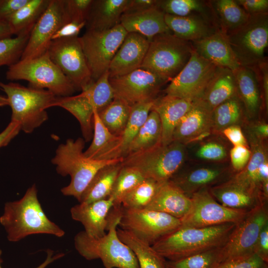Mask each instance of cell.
<instances>
[{"mask_svg":"<svg viewBox=\"0 0 268 268\" xmlns=\"http://www.w3.org/2000/svg\"><path fill=\"white\" fill-rule=\"evenodd\" d=\"M193 50L191 42L180 39L172 33L157 35L149 41L140 68L170 81L187 64Z\"/></svg>","mask_w":268,"mask_h":268,"instance_id":"cell-7","label":"cell"},{"mask_svg":"<svg viewBox=\"0 0 268 268\" xmlns=\"http://www.w3.org/2000/svg\"><path fill=\"white\" fill-rule=\"evenodd\" d=\"M208 190L221 205L232 209L249 212L263 203H268L259 194L252 191L232 178L211 186Z\"/></svg>","mask_w":268,"mask_h":268,"instance_id":"cell-21","label":"cell"},{"mask_svg":"<svg viewBox=\"0 0 268 268\" xmlns=\"http://www.w3.org/2000/svg\"><path fill=\"white\" fill-rule=\"evenodd\" d=\"M222 132L224 135L234 146L246 145L245 137L241 129L239 126H231L224 129Z\"/></svg>","mask_w":268,"mask_h":268,"instance_id":"cell-56","label":"cell"},{"mask_svg":"<svg viewBox=\"0 0 268 268\" xmlns=\"http://www.w3.org/2000/svg\"><path fill=\"white\" fill-rule=\"evenodd\" d=\"M220 29L226 34L244 24L250 14L234 0L208 1Z\"/></svg>","mask_w":268,"mask_h":268,"instance_id":"cell-34","label":"cell"},{"mask_svg":"<svg viewBox=\"0 0 268 268\" xmlns=\"http://www.w3.org/2000/svg\"><path fill=\"white\" fill-rule=\"evenodd\" d=\"M0 223L6 233L7 240L11 242H18L34 234H50L58 237L65 234L44 212L35 184L19 200L5 203Z\"/></svg>","mask_w":268,"mask_h":268,"instance_id":"cell-1","label":"cell"},{"mask_svg":"<svg viewBox=\"0 0 268 268\" xmlns=\"http://www.w3.org/2000/svg\"><path fill=\"white\" fill-rule=\"evenodd\" d=\"M157 0H129L123 14L141 12L157 6Z\"/></svg>","mask_w":268,"mask_h":268,"instance_id":"cell-55","label":"cell"},{"mask_svg":"<svg viewBox=\"0 0 268 268\" xmlns=\"http://www.w3.org/2000/svg\"><path fill=\"white\" fill-rule=\"evenodd\" d=\"M120 239L133 251L139 268H164L166 259L159 254L151 245L134 234L121 228L117 229Z\"/></svg>","mask_w":268,"mask_h":268,"instance_id":"cell-36","label":"cell"},{"mask_svg":"<svg viewBox=\"0 0 268 268\" xmlns=\"http://www.w3.org/2000/svg\"><path fill=\"white\" fill-rule=\"evenodd\" d=\"M84 140L82 138L67 139L60 144L52 163L57 173L63 176L69 175V184L61 189L66 196H72L78 201L97 172L105 166L121 161L123 158L111 160H97L86 157L83 151Z\"/></svg>","mask_w":268,"mask_h":268,"instance_id":"cell-4","label":"cell"},{"mask_svg":"<svg viewBox=\"0 0 268 268\" xmlns=\"http://www.w3.org/2000/svg\"><path fill=\"white\" fill-rule=\"evenodd\" d=\"M13 35L10 27L5 20H0V39L11 37Z\"/></svg>","mask_w":268,"mask_h":268,"instance_id":"cell-59","label":"cell"},{"mask_svg":"<svg viewBox=\"0 0 268 268\" xmlns=\"http://www.w3.org/2000/svg\"><path fill=\"white\" fill-rule=\"evenodd\" d=\"M194 101L166 95L153 101L151 110L160 118L162 127L161 144L172 142L174 130L181 118L192 107Z\"/></svg>","mask_w":268,"mask_h":268,"instance_id":"cell-25","label":"cell"},{"mask_svg":"<svg viewBox=\"0 0 268 268\" xmlns=\"http://www.w3.org/2000/svg\"><path fill=\"white\" fill-rule=\"evenodd\" d=\"M236 224L227 223L203 228L180 226L151 246L166 260L183 259L222 247Z\"/></svg>","mask_w":268,"mask_h":268,"instance_id":"cell-2","label":"cell"},{"mask_svg":"<svg viewBox=\"0 0 268 268\" xmlns=\"http://www.w3.org/2000/svg\"><path fill=\"white\" fill-rule=\"evenodd\" d=\"M47 52L76 90L84 91L94 82L79 37L52 40Z\"/></svg>","mask_w":268,"mask_h":268,"instance_id":"cell-12","label":"cell"},{"mask_svg":"<svg viewBox=\"0 0 268 268\" xmlns=\"http://www.w3.org/2000/svg\"><path fill=\"white\" fill-rule=\"evenodd\" d=\"M254 254L268 263V223L262 229L255 248Z\"/></svg>","mask_w":268,"mask_h":268,"instance_id":"cell-54","label":"cell"},{"mask_svg":"<svg viewBox=\"0 0 268 268\" xmlns=\"http://www.w3.org/2000/svg\"><path fill=\"white\" fill-rule=\"evenodd\" d=\"M131 106L123 100L114 97L105 108L98 112L100 120L113 134L120 136L129 119Z\"/></svg>","mask_w":268,"mask_h":268,"instance_id":"cell-38","label":"cell"},{"mask_svg":"<svg viewBox=\"0 0 268 268\" xmlns=\"http://www.w3.org/2000/svg\"><path fill=\"white\" fill-rule=\"evenodd\" d=\"M196 155L202 159L219 161L226 157L227 152L225 148L221 144L209 142L202 145L197 150Z\"/></svg>","mask_w":268,"mask_h":268,"instance_id":"cell-49","label":"cell"},{"mask_svg":"<svg viewBox=\"0 0 268 268\" xmlns=\"http://www.w3.org/2000/svg\"><path fill=\"white\" fill-rule=\"evenodd\" d=\"M216 67L194 50L186 66L170 81L166 95L192 101L200 98Z\"/></svg>","mask_w":268,"mask_h":268,"instance_id":"cell-17","label":"cell"},{"mask_svg":"<svg viewBox=\"0 0 268 268\" xmlns=\"http://www.w3.org/2000/svg\"><path fill=\"white\" fill-rule=\"evenodd\" d=\"M121 214V206L112 207L108 217V233L101 237H90L84 231L77 233L74 244L79 254L87 260L100 259L104 268H139L135 256L118 236Z\"/></svg>","mask_w":268,"mask_h":268,"instance_id":"cell-3","label":"cell"},{"mask_svg":"<svg viewBox=\"0 0 268 268\" xmlns=\"http://www.w3.org/2000/svg\"><path fill=\"white\" fill-rule=\"evenodd\" d=\"M221 248L177 261L166 260L164 268H216L219 264Z\"/></svg>","mask_w":268,"mask_h":268,"instance_id":"cell-45","label":"cell"},{"mask_svg":"<svg viewBox=\"0 0 268 268\" xmlns=\"http://www.w3.org/2000/svg\"><path fill=\"white\" fill-rule=\"evenodd\" d=\"M93 140L84 151V155L97 160H111L122 158L120 156L121 138L112 134L100 119L98 112L93 115Z\"/></svg>","mask_w":268,"mask_h":268,"instance_id":"cell-27","label":"cell"},{"mask_svg":"<svg viewBox=\"0 0 268 268\" xmlns=\"http://www.w3.org/2000/svg\"><path fill=\"white\" fill-rule=\"evenodd\" d=\"M157 7L165 14L178 16L199 14L207 16L216 19L208 1L160 0L157 1Z\"/></svg>","mask_w":268,"mask_h":268,"instance_id":"cell-39","label":"cell"},{"mask_svg":"<svg viewBox=\"0 0 268 268\" xmlns=\"http://www.w3.org/2000/svg\"><path fill=\"white\" fill-rule=\"evenodd\" d=\"M129 0H93L87 19L86 30L104 31L120 23Z\"/></svg>","mask_w":268,"mask_h":268,"instance_id":"cell-29","label":"cell"},{"mask_svg":"<svg viewBox=\"0 0 268 268\" xmlns=\"http://www.w3.org/2000/svg\"><path fill=\"white\" fill-rule=\"evenodd\" d=\"M181 225L180 219L146 208H127L121 206L119 225L150 245Z\"/></svg>","mask_w":268,"mask_h":268,"instance_id":"cell-14","label":"cell"},{"mask_svg":"<svg viewBox=\"0 0 268 268\" xmlns=\"http://www.w3.org/2000/svg\"><path fill=\"white\" fill-rule=\"evenodd\" d=\"M235 1L250 15L268 13V0H236Z\"/></svg>","mask_w":268,"mask_h":268,"instance_id":"cell-51","label":"cell"},{"mask_svg":"<svg viewBox=\"0 0 268 268\" xmlns=\"http://www.w3.org/2000/svg\"><path fill=\"white\" fill-rule=\"evenodd\" d=\"M145 179L137 169L122 165L109 197L114 201L113 207L121 206L123 196Z\"/></svg>","mask_w":268,"mask_h":268,"instance_id":"cell-44","label":"cell"},{"mask_svg":"<svg viewBox=\"0 0 268 268\" xmlns=\"http://www.w3.org/2000/svg\"><path fill=\"white\" fill-rule=\"evenodd\" d=\"M236 95L233 71L217 67L199 99L212 111L217 106Z\"/></svg>","mask_w":268,"mask_h":268,"instance_id":"cell-30","label":"cell"},{"mask_svg":"<svg viewBox=\"0 0 268 268\" xmlns=\"http://www.w3.org/2000/svg\"><path fill=\"white\" fill-rule=\"evenodd\" d=\"M153 105V101L139 103L131 107L129 120L121 138L120 156H126L129 147L141 126L146 120Z\"/></svg>","mask_w":268,"mask_h":268,"instance_id":"cell-40","label":"cell"},{"mask_svg":"<svg viewBox=\"0 0 268 268\" xmlns=\"http://www.w3.org/2000/svg\"><path fill=\"white\" fill-rule=\"evenodd\" d=\"M11 109V121L17 123L21 130L30 134L48 119L46 109L53 107L56 96L46 89L25 87L19 83L0 81Z\"/></svg>","mask_w":268,"mask_h":268,"instance_id":"cell-5","label":"cell"},{"mask_svg":"<svg viewBox=\"0 0 268 268\" xmlns=\"http://www.w3.org/2000/svg\"><path fill=\"white\" fill-rule=\"evenodd\" d=\"M212 112L201 100H195L192 107L176 126L172 141L184 144L196 140L201 135L209 132L212 126Z\"/></svg>","mask_w":268,"mask_h":268,"instance_id":"cell-22","label":"cell"},{"mask_svg":"<svg viewBox=\"0 0 268 268\" xmlns=\"http://www.w3.org/2000/svg\"><path fill=\"white\" fill-rule=\"evenodd\" d=\"M8 106V102L6 97L0 95V107Z\"/></svg>","mask_w":268,"mask_h":268,"instance_id":"cell-61","label":"cell"},{"mask_svg":"<svg viewBox=\"0 0 268 268\" xmlns=\"http://www.w3.org/2000/svg\"><path fill=\"white\" fill-rule=\"evenodd\" d=\"M54 251L51 249H48L47 250V256L45 261L39 265L36 268H46L48 265L55 261L56 260L59 259L64 256V253H58L55 255H53ZM1 251L0 249V268H2L1 264L2 260L1 259Z\"/></svg>","mask_w":268,"mask_h":268,"instance_id":"cell-58","label":"cell"},{"mask_svg":"<svg viewBox=\"0 0 268 268\" xmlns=\"http://www.w3.org/2000/svg\"><path fill=\"white\" fill-rule=\"evenodd\" d=\"M268 223V203H263L249 211L235 228L220 248L219 264L254 254L259 235Z\"/></svg>","mask_w":268,"mask_h":268,"instance_id":"cell-13","label":"cell"},{"mask_svg":"<svg viewBox=\"0 0 268 268\" xmlns=\"http://www.w3.org/2000/svg\"><path fill=\"white\" fill-rule=\"evenodd\" d=\"M86 22L69 21L62 26L53 35L52 41L58 39L78 36Z\"/></svg>","mask_w":268,"mask_h":268,"instance_id":"cell-52","label":"cell"},{"mask_svg":"<svg viewBox=\"0 0 268 268\" xmlns=\"http://www.w3.org/2000/svg\"><path fill=\"white\" fill-rule=\"evenodd\" d=\"M122 161L100 169L82 193L79 203H89L108 198L122 167Z\"/></svg>","mask_w":268,"mask_h":268,"instance_id":"cell-33","label":"cell"},{"mask_svg":"<svg viewBox=\"0 0 268 268\" xmlns=\"http://www.w3.org/2000/svg\"><path fill=\"white\" fill-rule=\"evenodd\" d=\"M191 43L194 50L200 56L217 67L234 71L240 66L232 51L226 33L221 29Z\"/></svg>","mask_w":268,"mask_h":268,"instance_id":"cell-24","label":"cell"},{"mask_svg":"<svg viewBox=\"0 0 268 268\" xmlns=\"http://www.w3.org/2000/svg\"><path fill=\"white\" fill-rule=\"evenodd\" d=\"M29 0H0V20H5Z\"/></svg>","mask_w":268,"mask_h":268,"instance_id":"cell-53","label":"cell"},{"mask_svg":"<svg viewBox=\"0 0 268 268\" xmlns=\"http://www.w3.org/2000/svg\"><path fill=\"white\" fill-rule=\"evenodd\" d=\"M267 160V154L265 148L261 144H255L253 146L251 156L247 165L232 179L245 187L259 194L263 198L258 182V173L261 165Z\"/></svg>","mask_w":268,"mask_h":268,"instance_id":"cell-41","label":"cell"},{"mask_svg":"<svg viewBox=\"0 0 268 268\" xmlns=\"http://www.w3.org/2000/svg\"><path fill=\"white\" fill-rule=\"evenodd\" d=\"M149 40L134 32L128 33L110 65L109 77L121 76L140 67Z\"/></svg>","mask_w":268,"mask_h":268,"instance_id":"cell-19","label":"cell"},{"mask_svg":"<svg viewBox=\"0 0 268 268\" xmlns=\"http://www.w3.org/2000/svg\"><path fill=\"white\" fill-rule=\"evenodd\" d=\"M236 94L250 116L256 115L261 107L259 81L255 70L240 66L233 71Z\"/></svg>","mask_w":268,"mask_h":268,"instance_id":"cell-31","label":"cell"},{"mask_svg":"<svg viewBox=\"0 0 268 268\" xmlns=\"http://www.w3.org/2000/svg\"><path fill=\"white\" fill-rule=\"evenodd\" d=\"M191 206V198L170 180L163 183L146 209L182 219Z\"/></svg>","mask_w":268,"mask_h":268,"instance_id":"cell-28","label":"cell"},{"mask_svg":"<svg viewBox=\"0 0 268 268\" xmlns=\"http://www.w3.org/2000/svg\"><path fill=\"white\" fill-rule=\"evenodd\" d=\"M242 114L240 100L235 95L217 106L212 112V128L223 131L239 121Z\"/></svg>","mask_w":268,"mask_h":268,"instance_id":"cell-43","label":"cell"},{"mask_svg":"<svg viewBox=\"0 0 268 268\" xmlns=\"http://www.w3.org/2000/svg\"><path fill=\"white\" fill-rule=\"evenodd\" d=\"M264 268H268V266H266V267H264Z\"/></svg>","mask_w":268,"mask_h":268,"instance_id":"cell-62","label":"cell"},{"mask_svg":"<svg viewBox=\"0 0 268 268\" xmlns=\"http://www.w3.org/2000/svg\"><path fill=\"white\" fill-rule=\"evenodd\" d=\"M114 97L108 71L81 93L73 96L56 97L53 107H62L76 118L80 125L84 138L87 141L93 135L94 111L99 112L103 109Z\"/></svg>","mask_w":268,"mask_h":268,"instance_id":"cell-9","label":"cell"},{"mask_svg":"<svg viewBox=\"0 0 268 268\" xmlns=\"http://www.w3.org/2000/svg\"><path fill=\"white\" fill-rule=\"evenodd\" d=\"M224 171L215 167H201L174 175L170 180L190 198L196 192L209 188L222 178Z\"/></svg>","mask_w":268,"mask_h":268,"instance_id":"cell-32","label":"cell"},{"mask_svg":"<svg viewBox=\"0 0 268 268\" xmlns=\"http://www.w3.org/2000/svg\"><path fill=\"white\" fill-rule=\"evenodd\" d=\"M255 132L259 135L267 137L268 135V125L266 124H262L257 126Z\"/></svg>","mask_w":268,"mask_h":268,"instance_id":"cell-60","label":"cell"},{"mask_svg":"<svg viewBox=\"0 0 268 268\" xmlns=\"http://www.w3.org/2000/svg\"><path fill=\"white\" fill-rule=\"evenodd\" d=\"M161 139L162 127L159 117L155 111L151 110L131 143L126 156L158 146L161 144Z\"/></svg>","mask_w":268,"mask_h":268,"instance_id":"cell-37","label":"cell"},{"mask_svg":"<svg viewBox=\"0 0 268 268\" xmlns=\"http://www.w3.org/2000/svg\"><path fill=\"white\" fill-rule=\"evenodd\" d=\"M93 0H64L65 7L70 21L86 22Z\"/></svg>","mask_w":268,"mask_h":268,"instance_id":"cell-47","label":"cell"},{"mask_svg":"<svg viewBox=\"0 0 268 268\" xmlns=\"http://www.w3.org/2000/svg\"><path fill=\"white\" fill-rule=\"evenodd\" d=\"M268 263L255 254L250 256L228 261L218 264L216 268H264Z\"/></svg>","mask_w":268,"mask_h":268,"instance_id":"cell-48","label":"cell"},{"mask_svg":"<svg viewBox=\"0 0 268 268\" xmlns=\"http://www.w3.org/2000/svg\"><path fill=\"white\" fill-rule=\"evenodd\" d=\"M230 155L233 168L239 172L247 165L251 156V151L246 145H236L231 149Z\"/></svg>","mask_w":268,"mask_h":268,"instance_id":"cell-50","label":"cell"},{"mask_svg":"<svg viewBox=\"0 0 268 268\" xmlns=\"http://www.w3.org/2000/svg\"><path fill=\"white\" fill-rule=\"evenodd\" d=\"M69 21L64 0H50L47 8L30 32L20 60L33 59L45 54L53 35Z\"/></svg>","mask_w":268,"mask_h":268,"instance_id":"cell-18","label":"cell"},{"mask_svg":"<svg viewBox=\"0 0 268 268\" xmlns=\"http://www.w3.org/2000/svg\"><path fill=\"white\" fill-rule=\"evenodd\" d=\"M29 34L0 39V67H8L20 60L28 40Z\"/></svg>","mask_w":268,"mask_h":268,"instance_id":"cell-46","label":"cell"},{"mask_svg":"<svg viewBox=\"0 0 268 268\" xmlns=\"http://www.w3.org/2000/svg\"><path fill=\"white\" fill-rule=\"evenodd\" d=\"M50 0H29L7 19L13 35L29 34L47 8Z\"/></svg>","mask_w":268,"mask_h":268,"instance_id":"cell-35","label":"cell"},{"mask_svg":"<svg viewBox=\"0 0 268 268\" xmlns=\"http://www.w3.org/2000/svg\"><path fill=\"white\" fill-rule=\"evenodd\" d=\"M168 81L142 68L121 76L109 77L115 97L131 107L139 103L154 101L162 86Z\"/></svg>","mask_w":268,"mask_h":268,"instance_id":"cell-16","label":"cell"},{"mask_svg":"<svg viewBox=\"0 0 268 268\" xmlns=\"http://www.w3.org/2000/svg\"><path fill=\"white\" fill-rule=\"evenodd\" d=\"M164 15L156 6L139 12L123 14L120 24L128 33H138L150 41L157 35L172 33Z\"/></svg>","mask_w":268,"mask_h":268,"instance_id":"cell-26","label":"cell"},{"mask_svg":"<svg viewBox=\"0 0 268 268\" xmlns=\"http://www.w3.org/2000/svg\"><path fill=\"white\" fill-rule=\"evenodd\" d=\"M6 78L27 81L29 87L48 90L57 97L71 96L76 91L70 81L51 60L47 51L36 58L20 60L9 66Z\"/></svg>","mask_w":268,"mask_h":268,"instance_id":"cell-6","label":"cell"},{"mask_svg":"<svg viewBox=\"0 0 268 268\" xmlns=\"http://www.w3.org/2000/svg\"><path fill=\"white\" fill-rule=\"evenodd\" d=\"M162 183L145 178L123 196L121 206L127 208H145Z\"/></svg>","mask_w":268,"mask_h":268,"instance_id":"cell-42","label":"cell"},{"mask_svg":"<svg viewBox=\"0 0 268 268\" xmlns=\"http://www.w3.org/2000/svg\"><path fill=\"white\" fill-rule=\"evenodd\" d=\"M113 205L114 201L109 197L89 203H79L73 206L70 212L72 218L82 224L84 231L89 236L97 238L106 234L109 213Z\"/></svg>","mask_w":268,"mask_h":268,"instance_id":"cell-20","label":"cell"},{"mask_svg":"<svg viewBox=\"0 0 268 268\" xmlns=\"http://www.w3.org/2000/svg\"><path fill=\"white\" fill-rule=\"evenodd\" d=\"M20 131V126L11 121L5 129L0 133V148L8 145Z\"/></svg>","mask_w":268,"mask_h":268,"instance_id":"cell-57","label":"cell"},{"mask_svg":"<svg viewBox=\"0 0 268 268\" xmlns=\"http://www.w3.org/2000/svg\"><path fill=\"white\" fill-rule=\"evenodd\" d=\"M184 144L173 141L150 149L127 155L122 161L123 166L133 167L145 178L159 183L170 180L179 171L185 159Z\"/></svg>","mask_w":268,"mask_h":268,"instance_id":"cell-8","label":"cell"},{"mask_svg":"<svg viewBox=\"0 0 268 268\" xmlns=\"http://www.w3.org/2000/svg\"><path fill=\"white\" fill-rule=\"evenodd\" d=\"M164 18L175 36L191 42L205 38L220 29L215 19L203 15L178 16L165 14Z\"/></svg>","mask_w":268,"mask_h":268,"instance_id":"cell-23","label":"cell"},{"mask_svg":"<svg viewBox=\"0 0 268 268\" xmlns=\"http://www.w3.org/2000/svg\"><path fill=\"white\" fill-rule=\"evenodd\" d=\"M127 33L120 23L107 30H86L79 37L94 82L108 71L111 62Z\"/></svg>","mask_w":268,"mask_h":268,"instance_id":"cell-11","label":"cell"},{"mask_svg":"<svg viewBox=\"0 0 268 268\" xmlns=\"http://www.w3.org/2000/svg\"><path fill=\"white\" fill-rule=\"evenodd\" d=\"M190 198L191 207L180 219L182 227L203 228L227 223L237 224L248 212L221 205L212 196L208 188L196 192Z\"/></svg>","mask_w":268,"mask_h":268,"instance_id":"cell-15","label":"cell"},{"mask_svg":"<svg viewBox=\"0 0 268 268\" xmlns=\"http://www.w3.org/2000/svg\"><path fill=\"white\" fill-rule=\"evenodd\" d=\"M240 66L254 68L265 61L268 45V13L250 15L247 21L226 34Z\"/></svg>","mask_w":268,"mask_h":268,"instance_id":"cell-10","label":"cell"}]
</instances>
